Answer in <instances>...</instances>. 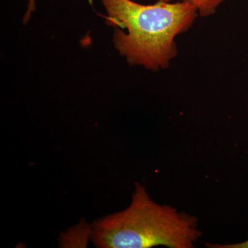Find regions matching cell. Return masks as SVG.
Wrapping results in <instances>:
<instances>
[{
    "mask_svg": "<svg viewBox=\"0 0 248 248\" xmlns=\"http://www.w3.org/2000/svg\"><path fill=\"white\" fill-rule=\"evenodd\" d=\"M205 246L210 248H248V239L239 244L225 245L205 244Z\"/></svg>",
    "mask_w": 248,
    "mask_h": 248,
    "instance_id": "4",
    "label": "cell"
},
{
    "mask_svg": "<svg viewBox=\"0 0 248 248\" xmlns=\"http://www.w3.org/2000/svg\"><path fill=\"white\" fill-rule=\"evenodd\" d=\"M202 235L195 217L156 203L136 183L129 206L96 219L90 238L99 248H192Z\"/></svg>",
    "mask_w": 248,
    "mask_h": 248,
    "instance_id": "2",
    "label": "cell"
},
{
    "mask_svg": "<svg viewBox=\"0 0 248 248\" xmlns=\"http://www.w3.org/2000/svg\"><path fill=\"white\" fill-rule=\"evenodd\" d=\"M107 24L115 29L113 45L130 66L157 72L168 69L177 57L176 38L187 32L200 16L187 2L100 0Z\"/></svg>",
    "mask_w": 248,
    "mask_h": 248,
    "instance_id": "1",
    "label": "cell"
},
{
    "mask_svg": "<svg viewBox=\"0 0 248 248\" xmlns=\"http://www.w3.org/2000/svg\"><path fill=\"white\" fill-rule=\"evenodd\" d=\"M36 0H29L28 3L27 12L24 17V23L27 24L31 17L32 12L35 10Z\"/></svg>",
    "mask_w": 248,
    "mask_h": 248,
    "instance_id": "5",
    "label": "cell"
},
{
    "mask_svg": "<svg viewBox=\"0 0 248 248\" xmlns=\"http://www.w3.org/2000/svg\"><path fill=\"white\" fill-rule=\"evenodd\" d=\"M172 1L190 3L197 9L201 17H207L215 14L225 0H156V1L165 2H172Z\"/></svg>",
    "mask_w": 248,
    "mask_h": 248,
    "instance_id": "3",
    "label": "cell"
}]
</instances>
